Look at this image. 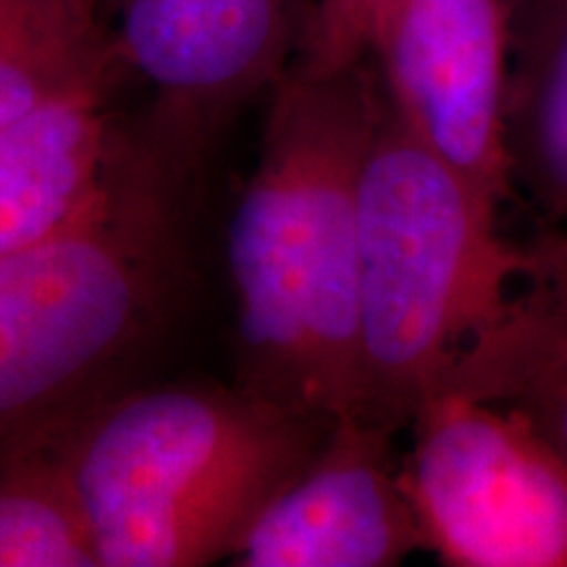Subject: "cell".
Segmentation results:
<instances>
[{
  "instance_id": "1",
  "label": "cell",
  "mask_w": 567,
  "mask_h": 567,
  "mask_svg": "<svg viewBox=\"0 0 567 567\" xmlns=\"http://www.w3.org/2000/svg\"><path fill=\"white\" fill-rule=\"evenodd\" d=\"M226 229L243 386L318 421L360 415V176L386 109L365 59L297 53L274 84Z\"/></svg>"
},
{
  "instance_id": "2",
  "label": "cell",
  "mask_w": 567,
  "mask_h": 567,
  "mask_svg": "<svg viewBox=\"0 0 567 567\" xmlns=\"http://www.w3.org/2000/svg\"><path fill=\"white\" fill-rule=\"evenodd\" d=\"M329 429L243 384L153 386L69 413L61 450L101 567H197L229 559Z\"/></svg>"
},
{
  "instance_id": "3",
  "label": "cell",
  "mask_w": 567,
  "mask_h": 567,
  "mask_svg": "<svg viewBox=\"0 0 567 567\" xmlns=\"http://www.w3.org/2000/svg\"><path fill=\"white\" fill-rule=\"evenodd\" d=\"M386 101L358 203L360 415L402 431L505 313L526 245Z\"/></svg>"
},
{
  "instance_id": "4",
  "label": "cell",
  "mask_w": 567,
  "mask_h": 567,
  "mask_svg": "<svg viewBox=\"0 0 567 567\" xmlns=\"http://www.w3.org/2000/svg\"><path fill=\"white\" fill-rule=\"evenodd\" d=\"M126 153L80 216L0 252V455L87 405L158 313L172 221L161 166Z\"/></svg>"
},
{
  "instance_id": "5",
  "label": "cell",
  "mask_w": 567,
  "mask_h": 567,
  "mask_svg": "<svg viewBox=\"0 0 567 567\" xmlns=\"http://www.w3.org/2000/svg\"><path fill=\"white\" fill-rule=\"evenodd\" d=\"M509 0H316L297 53L365 59L402 124L499 208L515 193L505 142Z\"/></svg>"
},
{
  "instance_id": "6",
  "label": "cell",
  "mask_w": 567,
  "mask_h": 567,
  "mask_svg": "<svg viewBox=\"0 0 567 567\" xmlns=\"http://www.w3.org/2000/svg\"><path fill=\"white\" fill-rule=\"evenodd\" d=\"M402 481L452 567H567V460L515 410L439 392L417 410Z\"/></svg>"
},
{
  "instance_id": "7",
  "label": "cell",
  "mask_w": 567,
  "mask_h": 567,
  "mask_svg": "<svg viewBox=\"0 0 567 567\" xmlns=\"http://www.w3.org/2000/svg\"><path fill=\"white\" fill-rule=\"evenodd\" d=\"M116 59L151 84L172 145H197L271 92L297 55L308 0H116Z\"/></svg>"
},
{
  "instance_id": "8",
  "label": "cell",
  "mask_w": 567,
  "mask_h": 567,
  "mask_svg": "<svg viewBox=\"0 0 567 567\" xmlns=\"http://www.w3.org/2000/svg\"><path fill=\"white\" fill-rule=\"evenodd\" d=\"M394 434L363 415L337 417L310 465L252 517L229 563L392 567L425 551Z\"/></svg>"
},
{
  "instance_id": "9",
  "label": "cell",
  "mask_w": 567,
  "mask_h": 567,
  "mask_svg": "<svg viewBox=\"0 0 567 567\" xmlns=\"http://www.w3.org/2000/svg\"><path fill=\"white\" fill-rule=\"evenodd\" d=\"M444 392L505 405L567 460V234L544 229L505 313L463 354Z\"/></svg>"
},
{
  "instance_id": "10",
  "label": "cell",
  "mask_w": 567,
  "mask_h": 567,
  "mask_svg": "<svg viewBox=\"0 0 567 567\" xmlns=\"http://www.w3.org/2000/svg\"><path fill=\"white\" fill-rule=\"evenodd\" d=\"M109 76L0 130V252L59 231L103 193L124 145L105 111Z\"/></svg>"
},
{
  "instance_id": "11",
  "label": "cell",
  "mask_w": 567,
  "mask_h": 567,
  "mask_svg": "<svg viewBox=\"0 0 567 567\" xmlns=\"http://www.w3.org/2000/svg\"><path fill=\"white\" fill-rule=\"evenodd\" d=\"M505 142L513 189L567 234V0H509Z\"/></svg>"
},
{
  "instance_id": "12",
  "label": "cell",
  "mask_w": 567,
  "mask_h": 567,
  "mask_svg": "<svg viewBox=\"0 0 567 567\" xmlns=\"http://www.w3.org/2000/svg\"><path fill=\"white\" fill-rule=\"evenodd\" d=\"M63 417L0 455V567H101L61 450Z\"/></svg>"
},
{
  "instance_id": "13",
  "label": "cell",
  "mask_w": 567,
  "mask_h": 567,
  "mask_svg": "<svg viewBox=\"0 0 567 567\" xmlns=\"http://www.w3.org/2000/svg\"><path fill=\"white\" fill-rule=\"evenodd\" d=\"M113 40L97 11L74 13L0 40V130L84 82L111 76Z\"/></svg>"
},
{
  "instance_id": "14",
  "label": "cell",
  "mask_w": 567,
  "mask_h": 567,
  "mask_svg": "<svg viewBox=\"0 0 567 567\" xmlns=\"http://www.w3.org/2000/svg\"><path fill=\"white\" fill-rule=\"evenodd\" d=\"M97 11V0H0V40L45 21Z\"/></svg>"
}]
</instances>
